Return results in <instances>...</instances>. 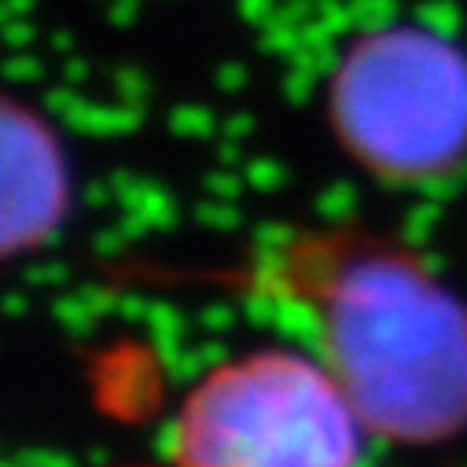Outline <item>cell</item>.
I'll use <instances>...</instances> for the list:
<instances>
[{"label": "cell", "mask_w": 467, "mask_h": 467, "mask_svg": "<svg viewBox=\"0 0 467 467\" xmlns=\"http://www.w3.org/2000/svg\"><path fill=\"white\" fill-rule=\"evenodd\" d=\"M273 284L306 306L368 434L434 445L467 431V306L416 251L365 232L298 236Z\"/></svg>", "instance_id": "6da1fadb"}, {"label": "cell", "mask_w": 467, "mask_h": 467, "mask_svg": "<svg viewBox=\"0 0 467 467\" xmlns=\"http://www.w3.org/2000/svg\"><path fill=\"white\" fill-rule=\"evenodd\" d=\"M327 126L361 170L427 184L467 162V52L427 26H379L327 78Z\"/></svg>", "instance_id": "3957f363"}, {"label": "cell", "mask_w": 467, "mask_h": 467, "mask_svg": "<svg viewBox=\"0 0 467 467\" xmlns=\"http://www.w3.org/2000/svg\"><path fill=\"white\" fill-rule=\"evenodd\" d=\"M368 431L320 358L251 349L199 376L170 423V467H358Z\"/></svg>", "instance_id": "7a4b0ae2"}, {"label": "cell", "mask_w": 467, "mask_h": 467, "mask_svg": "<svg viewBox=\"0 0 467 467\" xmlns=\"http://www.w3.org/2000/svg\"><path fill=\"white\" fill-rule=\"evenodd\" d=\"M0 155H5V210H0L5 251L23 254L41 247L67 213V155L59 148L56 130L19 99L5 103Z\"/></svg>", "instance_id": "277c9868"}]
</instances>
